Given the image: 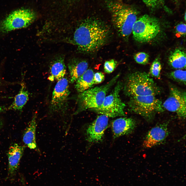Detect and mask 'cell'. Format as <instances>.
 Instances as JSON below:
<instances>
[{
    "label": "cell",
    "instance_id": "cell-1",
    "mask_svg": "<svg viewBox=\"0 0 186 186\" xmlns=\"http://www.w3.org/2000/svg\"><path fill=\"white\" fill-rule=\"evenodd\" d=\"M109 27L101 20L87 18L78 26L70 43L76 45L79 51L84 53H93L105 43L110 34Z\"/></svg>",
    "mask_w": 186,
    "mask_h": 186
},
{
    "label": "cell",
    "instance_id": "cell-2",
    "mask_svg": "<svg viewBox=\"0 0 186 186\" xmlns=\"http://www.w3.org/2000/svg\"><path fill=\"white\" fill-rule=\"evenodd\" d=\"M106 6L111 13L113 23L118 33L124 38H127L138 18L137 12L117 0H108Z\"/></svg>",
    "mask_w": 186,
    "mask_h": 186
},
{
    "label": "cell",
    "instance_id": "cell-3",
    "mask_svg": "<svg viewBox=\"0 0 186 186\" xmlns=\"http://www.w3.org/2000/svg\"><path fill=\"white\" fill-rule=\"evenodd\" d=\"M126 95L130 97L135 96L153 95L160 93V89L149 74L136 72L127 77L123 87Z\"/></svg>",
    "mask_w": 186,
    "mask_h": 186
},
{
    "label": "cell",
    "instance_id": "cell-4",
    "mask_svg": "<svg viewBox=\"0 0 186 186\" xmlns=\"http://www.w3.org/2000/svg\"><path fill=\"white\" fill-rule=\"evenodd\" d=\"M119 76V75H117L104 85L92 87L79 93L77 98V108L74 114L99 107L103 104L107 93Z\"/></svg>",
    "mask_w": 186,
    "mask_h": 186
},
{
    "label": "cell",
    "instance_id": "cell-5",
    "mask_svg": "<svg viewBox=\"0 0 186 186\" xmlns=\"http://www.w3.org/2000/svg\"><path fill=\"white\" fill-rule=\"evenodd\" d=\"M128 105L130 111L148 121L152 120L156 113L165 110L161 101L153 95L130 97Z\"/></svg>",
    "mask_w": 186,
    "mask_h": 186
},
{
    "label": "cell",
    "instance_id": "cell-6",
    "mask_svg": "<svg viewBox=\"0 0 186 186\" xmlns=\"http://www.w3.org/2000/svg\"><path fill=\"white\" fill-rule=\"evenodd\" d=\"M160 25L156 18L145 14L137 18L133 26V37L140 43L149 42L154 38L160 30Z\"/></svg>",
    "mask_w": 186,
    "mask_h": 186
},
{
    "label": "cell",
    "instance_id": "cell-7",
    "mask_svg": "<svg viewBox=\"0 0 186 186\" xmlns=\"http://www.w3.org/2000/svg\"><path fill=\"white\" fill-rule=\"evenodd\" d=\"M35 13L26 8L19 9L13 11L0 24V32L6 33L16 29L27 27L35 20Z\"/></svg>",
    "mask_w": 186,
    "mask_h": 186
},
{
    "label": "cell",
    "instance_id": "cell-8",
    "mask_svg": "<svg viewBox=\"0 0 186 186\" xmlns=\"http://www.w3.org/2000/svg\"><path fill=\"white\" fill-rule=\"evenodd\" d=\"M122 87L121 83L119 82L112 92L106 96L102 105L99 108L92 110L109 117L125 116L126 105L122 101L119 95Z\"/></svg>",
    "mask_w": 186,
    "mask_h": 186
},
{
    "label": "cell",
    "instance_id": "cell-9",
    "mask_svg": "<svg viewBox=\"0 0 186 186\" xmlns=\"http://www.w3.org/2000/svg\"><path fill=\"white\" fill-rule=\"evenodd\" d=\"M70 94L68 81L64 77L57 81L52 92L50 109L53 113H64L68 110Z\"/></svg>",
    "mask_w": 186,
    "mask_h": 186
},
{
    "label": "cell",
    "instance_id": "cell-10",
    "mask_svg": "<svg viewBox=\"0 0 186 186\" xmlns=\"http://www.w3.org/2000/svg\"><path fill=\"white\" fill-rule=\"evenodd\" d=\"M162 105L164 109L175 112L180 118L185 119L186 112L185 91H182L171 85L169 96Z\"/></svg>",
    "mask_w": 186,
    "mask_h": 186
},
{
    "label": "cell",
    "instance_id": "cell-11",
    "mask_svg": "<svg viewBox=\"0 0 186 186\" xmlns=\"http://www.w3.org/2000/svg\"><path fill=\"white\" fill-rule=\"evenodd\" d=\"M109 117L101 114L87 128L86 132L87 140L91 143L101 142L108 125Z\"/></svg>",
    "mask_w": 186,
    "mask_h": 186
},
{
    "label": "cell",
    "instance_id": "cell-12",
    "mask_svg": "<svg viewBox=\"0 0 186 186\" xmlns=\"http://www.w3.org/2000/svg\"><path fill=\"white\" fill-rule=\"evenodd\" d=\"M168 122L157 125L151 129L147 133L143 145L145 148H150L163 143L168 136Z\"/></svg>",
    "mask_w": 186,
    "mask_h": 186
},
{
    "label": "cell",
    "instance_id": "cell-13",
    "mask_svg": "<svg viewBox=\"0 0 186 186\" xmlns=\"http://www.w3.org/2000/svg\"><path fill=\"white\" fill-rule=\"evenodd\" d=\"M25 148V146L17 143L14 144L9 148L7 153L9 178L13 177L15 175Z\"/></svg>",
    "mask_w": 186,
    "mask_h": 186
},
{
    "label": "cell",
    "instance_id": "cell-14",
    "mask_svg": "<svg viewBox=\"0 0 186 186\" xmlns=\"http://www.w3.org/2000/svg\"><path fill=\"white\" fill-rule=\"evenodd\" d=\"M136 122L130 118L122 117L114 120L112 123V131L115 138L129 134L134 130Z\"/></svg>",
    "mask_w": 186,
    "mask_h": 186
},
{
    "label": "cell",
    "instance_id": "cell-15",
    "mask_svg": "<svg viewBox=\"0 0 186 186\" xmlns=\"http://www.w3.org/2000/svg\"><path fill=\"white\" fill-rule=\"evenodd\" d=\"M88 62L85 60L75 58L71 59L68 64L70 83L75 82L88 69Z\"/></svg>",
    "mask_w": 186,
    "mask_h": 186
},
{
    "label": "cell",
    "instance_id": "cell-16",
    "mask_svg": "<svg viewBox=\"0 0 186 186\" xmlns=\"http://www.w3.org/2000/svg\"><path fill=\"white\" fill-rule=\"evenodd\" d=\"M66 73L64 58L62 56H58L53 60L50 66L48 79L51 81H58L64 78Z\"/></svg>",
    "mask_w": 186,
    "mask_h": 186
},
{
    "label": "cell",
    "instance_id": "cell-17",
    "mask_svg": "<svg viewBox=\"0 0 186 186\" xmlns=\"http://www.w3.org/2000/svg\"><path fill=\"white\" fill-rule=\"evenodd\" d=\"M36 113L34 115L24 133L23 141L25 145L31 149H37L36 131L37 126Z\"/></svg>",
    "mask_w": 186,
    "mask_h": 186
},
{
    "label": "cell",
    "instance_id": "cell-18",
    "mask_svg": "<svg viewBox=\"0 0 186 186\" xmlns=\"http://www.w3.org/2000/svg\"><path fill=\"white\" fill-rule=\"evenodd\" d=\"M94 74L92 70L88 69L76 80L75 87L78 92H82L92 87Z\"/></svg>",
    "mask_w": 186,
    "mask_h": 186
},
{
    "label": "cell",
    "instance_id": "cell-19",
    "mask_svg": "<svg viewBox=\"0 0 186 186\" xmlns=\"http://www.w3.org/2000/svg\"><path fill=\"white\" fill-rule=\"evenodd\" d=\"M186 54L183 50L177 49L172 52L168 59L169 64L173 68L177 69H185Z\"/></svg>",
    "mask_w": 186,
    "mask_h": 186
},
{
    "label": "cell",
    "instance_id": "cell-20",
    "mask_svg": "<svg viewBox=\"0 0 186 186\" xmlns=\"http://www.w3.org/2000/svg\"><path fill=\"white\" fill-rule=\"evenodd\" d=\"M29 99V93L24 83L18 94L15 96L13 102L9 107L10 110L21 111Z\"/></svg>",
    "mask_w": 186,
    "mask_h": 186
},
{
    "label": "cell",
    "instance_id": "cell-21",
    "mask_svg": "<svg viewBox=\"0 0 186 186\" xmlns=\"http://www.w3.org/2000/svg\"><path fill=\"white\" fill-rule=\"evenodd\" d=\"M169 77L173 80L186 84V71L182 69H177L172 71L169 74Z\"/></svg>",
    "mask_w": 186,
    "mask_h": 186
},
{
    "label": "cell",
    "instance_id": "cell-22",
    "mask_svg": "<svg viewBox=\"0 0 186 186\" xmlns=\"http://www.w3.org/2000/svg\"><path fill=\"white\" fill-rule=\"evenodd\" d=\"M161 69V65L159 60L155 59L152 63L150 69V74L153 77L159 78Z\"/></svg>",
    "mask_w": 186,
    "mask_h": 186
},
{
    "label": "cell",
    "instance_id": "cell-23",
    "mask_svg": "<svg viewBox=\"0 0 186 186\" xmlns=\"http://www.w3.org/2000/svg\"><path fill=\"white\" fill-rule=\"evenodd\" d=\"M134 58L135 61L138 64L145 65L148 63L149 56L145 52H140L135 55Z\"/></svg>",
    "mask_w": 186,
    "mask_h": 186
},
{
    "label": "cell",
    "instance_id": "cell-24",
    "mask_svg": "<svg viewBox=\"0 0 186 186\" xmlns=\"http://www.w3.org/2000/svg\"><path fill=\"white\" fill-rule=\"evenodd\" d=\"M148 7L152 9L158 8L161 6L165 0H140Z\"/></svg>",
    "mask_w": 186,
    "mask_h": 186
},
{
    "label": "cell",
    "instance_id": "cell-25",
    "mask_svg": "<svg viewBox=\"0 0 186 186\" xmlns=\"http://www.w3.org/2000/svg\"><path fill=\"white\" fill-rule=\"evenodd\" d=\"M117 65V62L114 59L106 61L104 65V72L109 74L111 73L116 68Z\"/></svg>",
    "mask_w": 186,
    "mask_h": 186
},
{
    "label": "cell",
    "instance_id": "cell-26",
    "mask_svg": "<svg viewBox=\"0 0 186 186\" xmlns=\"http://www.w3.org/2000/svg\"><path fill=\"white\" fill-rule=\"evenodd\" d=\"M105 76L102 72H98L94 73L93 78L94 84H99L104 80Z\"/></svg>",
    "mask_w": 186,
    "mask_h": 186
},
{
    "label": "cell",
    "instance_id": "cell-27",
    "mask_svg": "<svg viewBox=\"0 0 186 186\" xmlns=\"http://www.w3.org/2000/svg\"><path fill=\"white\" fill-rule=\"evenodd\" d=\"M176 32L179 35L184 36L186 34V25L184 23H181L177 25L175 27Z\"/></svg>",
    "mask_w": 186,
    "mask_h": 186
},
{
    "label": "cell",
    "instance_id": "cell-28",
    "mask_svg": "<svg viewBox=\"0 0 186 186\" xmlns=\"http://www.w3.org/2000/svg\"><path fill=\"white\" fill-rule=\"evenodd\" d=\"M6 110L5 107L0 106V113Z\"/></svg>",
    "mask_w": 186,
    "mask_h": 186
},
{
    "label": "cell",
    "instance_id": "cell-29",
    "mask_svg": "<svg viewBox=\"0 0 186 186\" xmlns=\"http://www.w3.org/2000/svg\"><path fill=\"white\" fill-rule=\"evenodd\" d=\"M179 0H174V1L176 2H177L179 1Z\"/></svg>",
    "mask_w": 186,
    "mask_h": 186
},
{
    "label": "cell",
    "instance_id": "cell-30",
    "mask_svg": "<svg viewBox=\"0 0 186 186\" xmlns=\"http://www.w3.org/2000/svg\"><path fill=\"white\" fill-rule=\"evenodd\" d=\"M1 122H0V127L1 126Z\"/></svg>",
    "mask_w": 186,
    "mask_h": 186
}]
</instances>
